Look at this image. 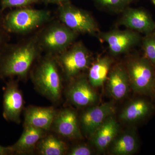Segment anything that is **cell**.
<instances>
[{
  "label": "cell",
  "instance_id": "1",
  "mask_svg": "<svg viewBox=\"0 0 155 155\" xmlns=\"http://www.w3.org/2000/svg\"><path fill=\"white\" fill-rule=\"evenodd\" d=\"M42 52L35 35L17 43L8 44L0 52V78H25Z\"/></svg>",
  "mask_w": 155,
  "mask_h": 155
},
{
  "label": "cell",
  "instance_id": "2",
  "mask_svg": "<svg viewBox=\"0 0 155 155\" xmlns=\"http://www.w3.org/2000/svg\"><path fill=\"white\" fill-rule=\"evenodd\" d=\"M56 56L45 54L38 59L31 72L34 84L42 94L54 103L61 99L62 77Z\"/></svg>",
  "mask_w": 155,
  "mask_h": 155
},
{
  "label": "cell",
  "instance_id": "3",
  "mask_svg": "<svg viewBox=\"0 0 155 155\" xmlns=\"http://www.w3.org/2000/svg\"><path fill=\"white\" fill-rule=\"evenodd\" d=\"M35 35L42 52L57 56L72 45L78 34L60 20H51L41 28Z\"/></svg>",
  "mask_w": 155,
  "mask_h": 155
},
{
  "label": "cell",
  "instance_id": "4",
  "mask_svg": "<svg viewBox=\"0 0 155 155\" xmlns=\"http://www.w3.org/2000/svg\"><path fill=\"white\" fill-rule=\"evenodd\" d=\"M52 20L48 10L19 8L9 12L4 18V23L9 33L28 34L41 28Z\"/></svg>",
  "mask_w": 155,
  "mask_h": 155
},
{
  "label": "cell",
  "instance_id": "5",
  "mask_svg": "<svg viewBox=\"0 0 155 155\" xmlns=\"http://www.w3.org/2000/svg\"><path fill=\"white\" fill-rule=\"evenodd\" d=\"M58 15L61 22L76 33L94 34L97 31L96 23L91 15L70 2L59 6Z\"/></svg>",
  "mask_w": 155,
  "mask_h": 155
},
{
  "label": "cell",
  "instance_id": "6",
  "mask_svg": "<svg viewBox=\"0 0 155 155\" xmlns=\"http://www.w3.org/2000/svg\"><path fill=\"white\" fill-rule=\"evenodd\" d=\"M55 56L59 67L68 79L75 77L86 69L90 62L88 50L79 42L72 45L66 51Z\"/></svg>",
  "mask_w": 155,
  "mask_h": 155
},
{
  "label": "cell",
  "instance_id": "7",
  "mask_svg": "<svg viewBox=\"0 0 155 155\" xmlns=\"http://www.w3.org/2000/svg\"><path fill=\"white\" fill-rule=\"evenodd\" d=\"M129 81L134 90L142 94H149L155 86L154 66L145 58L134 59L128 66Z\"/></svg>",
  "mask_w": 155,
  "mask_h": 155
},
{
  "label": "cell",
  "instance_id": "8",
  "mask_svg": "<svg viewBox=\"0 0 155 155\" xmlns=\"http://www.w3.org/2000/svg\"><path fill=\"white\" fill-rule=\"evenodd\" d=\"M24 100L17 81L11 78L7 83L4 94L3 116L7 121L20 123Z\"/></svg>",
  "mask_w": 155,
  "mask_h": 155
},
{
  "label": "cell",
  "instance_id": "9",
  "mask_svg": "<svg viewBox=\"0 0 155 155\" xmlns=\"http://www.w3.org/2000/svg\"><path fill=\"white\" fill-rule=\"evenodd\" d=\"M101 36L114 55L125 52L140 40L138 34L131 30H113L103 33Z\"/></svg>",
  "mask_w": 155,
  "mask_h": 155
},
{
  "label": "cell",
  "instance_id": "10",
  "mask_svg": "<svg viewBox=\"0 0 155 155\" xmlns=\"http://www.w3.org/2000/svg\"><path fill=\"white\" fill-rule=\"evenodd\" d=\"M51 129L65 138L72 139L81 137L77 114L70 109L58 112Z\"/></svg>",
  "mask_w": 155,
  "mask_h": 155
},
{
  "label": "cell",
  "instance_id": "11",
  "mask_svg": "<svg viewBox=\"0 0 155 155\" xmlns=\"http://www.w3.org/2000/svg\"><path fill=\"white\" fill-rule=\"evenodd\" d=\"M114 112V106L110 103L93 107L84 111L81 117V123L84 131L86 134L92 135Z\"/></svg>",
  "mask_w": 155,
  "mask_h": 155
},
{
  "label": "cell",
  "instance_id": "12",
  "mask_svg": "<svg viewBox=\"0 0 155 155\" xmlns=\"http://www.w3.org/2000/svg\"><path fill=\"white\" fill-rule=\"evenodd\" d=\"M67 94L70 102L78 107L90 105L97 99L96 93L84 78L74 81L67 90Z\"/></svg>",
  "mask_w": 155,
  "mask_h": 155
},
{
  "label": "cell",
  "instance_id": "13",
  "mask_svg": "<svg viewBox=\"0 0 155 155\" xmlns=\"http://www.w3.org/2000/svg\"><path fill=\"white\" fill-rule=\"evenodd\" d=\"M57 111L53 107L30 106L25 111L24 125H30L45 131L51 130Z\"/></svg>",
  "mask_w": 155,
  "mask_h": 155
},
{
  "label": "cell",
  "instance_id": "14",
  "mask_svg": "<svg viewBox=\"0 0 155 155\" xmlns=\"http://www.w3.org/2000/svg\"><path fill=\"white\" fill-rule=\"evenodd\" d=\"M121 23L127 28L145 34L155 30V22L149 14L142 9H129L122 17Z\"/></svg>",
  "mask_w": 155,
  "mask_h": 155
},
{
  "label": "cell",
  "instance_id": "15",
  "mask_svg": "<svg viewBox=\"0 0 155 155\" xmlns=\"http://www.w3.org/2000/svg\"><path fill=\"white\" fill-rule=\"evenodd\" d=\"M24 130L18 141L12 146L14 153H29L36 149L39 141L46 131L30 125H24Z\"/></svg>",
  "mask_w": 155,
  "mask_h": 155
},
{
  "label": "cell",
  "instance_id": "16",
  "mask_svg": "<svg viewBox=\"0 0 155 155\" xmlns=\"http://www.w3.org/2000/svg\"><path fill=\"white\" fill-rule=\"evenodd\" d=\"M118 129V124L114 117H108L93 134L94 144L100 150L105 149L114 140Z\"/></svg>",
  "mask_w": 155,
  "mask_h": 155
},
{
  "label": "cell",
  "instance_id": "17",
  "mask_svg": "<svg viewBox=\"0 0 155 155\" xmlns=\"http://www.w3.org/2000/svg\"><path fill=\"white\" fill-rule=\"evenodd\" d=\"M129 78L127 72L122 67H117L110 73L108 88L111 95L116 99H121L127 94Z\"/></svg>",
  "mask_w": 155,
  "mask_h": 155
},
{
  "label": "cell",
  "instance_id": "18",
  "mask_svg": "<svg viewBox=\"0 0 155 155\" xmlns=\"http://www.w3.org/2000/svg\"><path fill=\"white\" fill-rule=\"evenodd\" d=\"M36 149L42 155H63L67 153L66 143L53 135L45 136L39 141Z\"/></svg>",
  "mask_w": 155,
  "mask_h": 155
},
{
  "label": "cell",
  "instance_id": "19",
  "mask_svg": "<svg viewBox=\"0 0 155 155\" xmlns=\"http://www.w3.org/2000/svg\"><path fill=\"white\" fill-rule=\"evenodd\" d=\"M151 109L150 104L145 100H136L122 111L120 115V119L125 121H137L147 116Z\"/></svg>",
  "mask_w": 155,
  "mask_h": 155
},
{
  "label": "cell",
  "instance_id": "20",
  "mask_svg": "<svg viewBox=\"0 0 155 155\" xmlns=\"http://www.w3.org/2000/svg\"><path fill=\"white\" fill-rule=\"evenodd\" d=\"M111 64V60L108 58H101L93 64L88 74L89 82L92 87L101 86L104 83Z\"/></svg>",
  "mask_w": 155,
  "mask_h": 155
},
{
  "label": "cell",
  "instance_id": "21",
  "mask_svg": "<svg viewBox=\"0 0 155 155\" xmlns=\"http://www.w3.org/2000/svg\"><path fill=\"white\" fill-rule=\"evenodd\" d=\"M137 148V142L134 136L125 134L115 141L112 152L118 155H130L135 152Z\"/></svg>",
  "mask_w": 155,
  "mask_h": 155
},
{
  "label": "cell",
  "instance_id": "22",
  "mask_svg": "<svg viewBox=\"0 0 155 155\" xmlns=\"http://www.w3.org/2000/svg\"><path fill=\"white\" fill-rule=\"evenodd\" d=\"M144 57L153 66H155V30L146 35L142 40Z\"/></svg>",
  "mask_w": 155,
  "mask_h": 155
},
{
  "label": "cell",
  "instance_id": "23",
  "mask_svg": "<svg viewBox=\"0 0 155 155\" xmlns=\"http://www.w3.org/2000/svg\"><path fill=\"white\" fill-rule=\"evenodd\" d=\"M41 0H1V10L2 11L9 8H22L38 3Z\"/></svg>",
  "mask_w": 155,
  "mask_h": 155
},
{
  "label": "cell",
  "instance_id": "24",
  "mask_svg": "<svg viewBox=\"0 0 155 155\" xmlns=\"http://www.w3.org/2000/svg\"><path fill=\"white\" fill-rule=\"evenodd\" d=\"M101 6L113 9L124 8L130 4L133 0H94Z\"/></svg>",
  "mask_w": 155,
  "mask_h": 155
},
{
  "label": "cell",
  "instance_id": "25",
  "mask_svg": "<svg viewBox=\"0 0 155 155\" xmlns=\"http://www.w3.org/2000/svg\"><path fill=\"white\" fill-rule=\"evenodd\" d=\"M2 12L0 10V52L6 45L8 44V42L9 40V32L6 30L4 25V17Z\"/></svg>",
  "mask_w": 155,
  "mask_h": 155
},
{
  "label": "cell",
  "instance_id": "26",
  "mask_svg": "<svg viewBox=\"0 0 155 155\" xmlns=\"http://www.w3.org/2000/svg\"><path fill=\"white\" fill-rule=\"evenodd\" d=\"M91 150L85 145H78L73 147L68 153L69 155H90Z\"/></svg>",
  "mask_w": 155,
  "mask_h": 155
},
{
  "label": "cell",
  "instance_id": "27",
  "mask_svg": "<svg viewBox=\"0 0 155 155\" xmlns=\"http://www.w3.org/2000/svg\"><path fill=\"white\" fill-rule=\"evenodd\" d=\"M11 146L5 147L0 145V155H7L14 154Z\"/></svg>",
  "mask_w": 155,
  "mask_h": 155
},
{
  "label": "cell",
  "instance_id": "28",
  "mask_svg": "<svg viewBox=\"0 0 155 155\" xmlns=\"http://www.w3.org/2000/svg\"><path fill=\"white\" fill-rule=\"evenodd\" d=\"M46 4H53L61 5L63 4H65L70 2V0H41Z\"/></svg>",
  "mask_w": 155,
  "mask_h": 155
},
{
  "label": "cell",
  "instance_id": "29",
  "mask_svg": "<svg viewBox=\"0 0 155 155\" xmlns=\"http://www.w3.org/2000/svg\"><path fill=\"white\" fill-rule=\"evenodd\" d=\"M151 2H152L153 4L155 5V0H151Z\"/></svg>",
  "mask_w": 155,
  "mask_h": 155
}]
</instances>
